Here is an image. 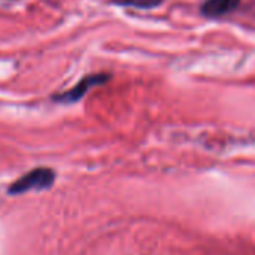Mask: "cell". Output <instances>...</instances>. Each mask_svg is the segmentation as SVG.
I'll return each mask as SVG.
<instances>
[{
    "mask_svg": "<svg viewBox=\"0 0 255 255\" xmlns=\"http://www.w3.org/2000/svg\"><path fill=\"white\" fill-rule=\"evenodd\" d=\"M55 181V173L54 170L48 167H37L34 170H30L27 175L21 176L18 181H15L9 187L10 194H21L27 191H40L49 188Z\"/></svg>",
    "mask_w": 255,
    "mask_h": 255,
    "instance_id": "cell-1",
    "label": "cell"
},
{
    "mask_svg": "<svg viewBox=\"0 0 255 255\" xmlns=\"http://www.w3.org/2000/svg\"><path fill=\"white\" fill-rule=\"evenodd\" d=\"M109 79H111V75H106V73H97V75L85 76V78L81 79L72 90L64 91V93H61V94L52 96V100L57 102V103H61V105H72V103H76V102H79V100L93 88V87L103 85V84H106Z\"/></svg>",
    "mask_w": 255,
    "mask_h": 255,
    "instance_id": "cell-2",
    "label": "cell"
},
{
    "mask_svg": "<svg viewBox=\"0 0 255 255\" xmlns=\"http://www.w3.org/2000/svg\"><path fill=\"white\" fill-rule=\"evenodd\" d=\"M241 0H206L202 6V13L206 16H221L233 12Z\"/></svg>",
    "mask_w": 255,
    "mask_h": 255,
    "instance_id": "cell-3",
    "label": "cell"
}]
</instances>
